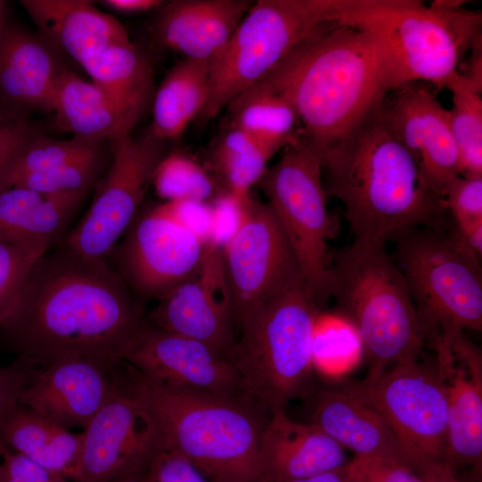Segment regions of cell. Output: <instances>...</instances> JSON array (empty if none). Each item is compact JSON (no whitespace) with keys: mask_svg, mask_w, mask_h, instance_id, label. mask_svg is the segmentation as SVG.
<instances>
[{"mask_svg":"<svg viewBox=\"0 0 482 482\" xmlns=\"http://www.w3.org/2000/svg\"><path fill=\"white\" fill-rule=\"evenodd\" d=\"M25 115L2 109L0 112V192L23 146L35 135Z\"/></svg>","mask_w":482,"mask_h":482,"instance_id":"40","label":"cell"},{"mask_svg":"<svg viewBox=\"0 0 482 482\" xmlns=\"http://www.w3.org/2000/svg\"><path fill=\"white\" fill-rule=\"evenodd\" d=\"M120 360L143 376L175 388L250 400L229 359L198 340L156 328L149 321Z\"/></svg>","mask_w":482,"mask_h":482,"instance_id":"16","label":"cell"},{"mask_svg":"<svg viewBox=\"0 0 482 482\" xmlns=\"http://www.w3.org/2000/svg\"><path fill=\"white\" fill-rule=\"evenodd\" d=\"M121 364L154 414L164 447L187 458L211 482H261L259 440L265 421L252 409L253 401L175 388Z\"/></svg>","mask_w":482,"mask_h":482,"instance_id":"4","label":"cell"},{"mask_svg":"<svg viewBox=\"0 0 482 482\" xmlns=\"http://www.w3.org/2000/svg\"><path fill=\"white\" fill-rule=\"evenodd\" d=\"M335 21L367 31L394 59L403 82L449 89L481 35L482 12L442 11L416 0H337Z\"/></svg>","mask_w":482,"mask_h":482,"instance_id":"6","label":"cell"},{"mask_svg":"<svg viewBox=\"0 0 482 482\" xmlns=\"http://www.w3.org/2000/svg\"><path fill=\"white\" fill-rule=\"evenodd\" d=\"M45 253L0 239V325L14 309L34 265Z\"/></svg>","mask_w":482,"mask_h":482,"instance_id":"38","label":"cell"},{"mask_svg":"<svg viewBox=\"0 0 482 482\" xmlns=\"http://www.w3.org/2000/svg\"><path fill=\"white\" fill-rule=\"evenodd\" d=\"M147 324L116 270L62 244L37 261L0 342L41 367L65 358L115 362Z\"/></svg>","mask_w":482,"mask_h":482,"instance_id":"1","label":"cell"},{"mask_svg":"<svg viewBox=\"0 0 482 482\" xmlns=\"http://www.w3.org/2000/svg\"><path fill=\"white\" fill-rule=\"evenodd\" d=\"M59 51L41 35L0 28V107L25 115L52 112L54 96L67 69Z\"/></svg>","mask_w":482,"mask_h":482,"instance_id":"21","label":"cell"},{"mask_svg":"<svg viewBox=\"0 0 482 482\" xmlns=\"http://www.w3.org/2000/svg\"><path fill=\"white\" fill-rule=\"evenodd\" d=\"M436 366L445 385L447 436L444 462L456 470H481L482 356L462 330L448 329L431 342Z\"/></svg>","mask_w":482,"mask_h":482,"instance_id":"19","label":"cell"},{"mask_svg":"<svg viewBox=\"0 0 482 482\" xmlns=\"http://www.w3.org/2000/svg\"><path fill=\"white\" fill-rule=\"evenodd\" d=\"M416 472L424 482H470L459 477L457 471L444 461L428 462L420 467Z\"/></svg>","mask_w":482,"mask_h":482,"instance_id":"46","label":"cell"},{"mask_svg":"<svg viewBox=\"0 0 482 482\" xmlns=\"http://www.w3.org/2000/svg\"><path fill=\"white\" fill-rule=\"evenodd\" d=\"M77 482L138 477L164 447L151 410L127 381L120 360L114 390L83 430Z\"/></svg>","mask_w":482,"mask_h":482,"instance_id":"15","label":"cell"},{"mask_svg":"<svg viewBox=\"0 0 482 482\" xmlns=\"http://www.w3.org/2000/svg\"><path fill=\"white\" fill-rule=\"evenodd\" d=\"M106 151L82 158L64 166L23 175L12 187H21L47 195L88 192L109 167Z\"/></svg>","mask_w":482,"mask_h":482,"instance_id":"36","label":"cell"},{"mask_svg":"<svg viewBox=\"0 0 482 482\" xmlns=\"http://www.w3.org/2000/svg\"><path fill=\"white\" fill-rule=\"evenodd\" d=\"M118 362L86 358L54 361L42 367L19 403L66 429L84 430L112 394Z\"/></svg>","mask_w":482,"mask_h":482,"instance_id":"20","label":"cell"},{"mask_svg":"<svg viewBox=\"0 0 482 482\" xmlns=\"http://www.w3.org/2000/svg\"><path fill=\"white\" fill-rule=\"evenodd\" d=\"M252 4L247 0L172 1L159 13L154 34L185 59L213 62Z\"/></svg>","mask_w":482,"mask_h":482,"instance_id":"23","label":"cell"},{"mask_svg":"<svg viewBox=\"0 0 482 482\" xmlns=\"http://www.w3.org/2000/svg\"><path fill=\"white\" fill-rule=\"evenodd\" d=\"M444 199L461 238L482 229V178L454 177L445 188Z\"/></svg>","mask_w":482,"mask_h":482,"instance_id":"39","label":"cell"},{"mask_svg":"<svg viewBox=\"0 0 482 482\" xmlns=\"http://www.w3.org/2000/svg\"><path fill=\"white\" fill-rule=\"evenodd\" d=\"M466 3L463 0H434L429 6L442 11H456L463 8Z\"/></svg>","mask_w":482,"mask_h":482,"instance_id":"49","label":"cell"},{"mask_svg":"<svg viewBox=\"0 0 482 482\" xmlns=\"http://www.w3.org/2000/svg\"><path fill=\"white\" fill-rule=\"evenodd\" d=\"M259 183L319 308L331 297L332 256L328 241L337 236L339 227L327 209L322 159L302 135L284 149Z\"/></svg>","mask_w":482,"mask_h":482,"instance_id":"10","label":"cell"},{"mask_svg":"<svg viewBox=\"0 0 482 482\" xmlns=\"http://www.w3.org/2000/svg\"><path fill=\"white\" fill-rule=\"evenodd\" d=\"M108 141L73 137L53 139L33 135L20 152L6 180L10 188L18 178L35 172L54 170L103 151ZM4 189V190H5Z\"/></svg>","mask_w":482,"mask_h":482,"instance_id":"34","label":"cell"},{"mask_svg":"<svg viewBox=\"0 0 482 482\" xmlns=\"http://www.w3.org/2000/svg\"><path fill=\"white\" fill-rule=\"evenodd\" d=\"M331 270V297L360 338L369 364L366 378L420 357L426 331L386 245L353 241L332 256Z\"/></svg>","mask_w":482,"mask_h":482,"instance_id":"5","label":"cell"},{"mask_svg":"<svg viewBox=\"0 0 482 482\" xmlns=\"http://www.w3.org/2000/svg\"><path fill=\"white\" fill-rule=\"evenodd\" d=\"M235 326L264 304L306 287L295 254L268 203L251 195L240 203L238 221L220 246Z\"/></svg>","mask_w":482,"mask_h":482,"instance_id":"12","label":"cell"},{"mask_svg":"<svg viewBox=\"0 0 482 482\" xmlns=\"http://www.w3.org/2000/svg\"><path fill=\"white\" fill-rule=\"evenodd\" d=\"M270 159L253 139L229 125L215 139L210 152L211 165L224 194L237 202L251 195L252 187L265 175Z\"/></svg>","mask_w":482,"mask_h":482,"instance_id":"32","label":"cell"},{"mask_svg":"<svg viewBox=\"0 0 482 482\" xmlns=\"http://www.w3.org/2000/svg\"><path fill=\"white\" fill-rule=\"evenodd\" d=\"M387 127L416 162L429 188L444 198L460 175V160L449 110L428 84L409 82L390 92L380 106Z\"/></svg>","mask_w":482,"mask_h":482,"instance_id":"18","label":"cell"},{"mask_svg":"<svg viewBox=\"0 0 482 482\" xmlns=\"http://www.w3.org/2000/svg\"><path fill=\"white\" fill-rule=\"evenodd\" d=\"M0 482H71L12 450L0 440Z\"/></svg>","mask_w":482,"mask_h":482,"instance_id":"43","label":"cell"},{"mask_svg":"<svg viewBox=\"0 0 482 482\" xmlns=\"http://www.w3.org/2000/svg\"><path fill=\"white\" fill-rule=\"evenodd\" d=\"M337 0H260L253 4L214 59L207 103L198 118L214 119L266 77L303 40L335 21Z\"/></svg>","mask_w":482,"mask_h":482,"instance_id":"9","label":"cell"},{"mask_svg":"<svg viewBox=\"0 0 482 482\" xmlns=\"http://www.w3.org/2000/svg\"><path fill=\"white\" fill-rule=\"evenodd\" d=\"M41 369L25 356H17L12 363L0 366V424L19 403L22 392L35 380Z\"/></svg>","mask_w":482,"mask_h":482,"instance_id":"42","label":"cell"},{"mask_svg":"<svg viewBox=\"0 0 482 482\" xmlns=\"http://www.w3.org/2000/svg\"><path fill=\"white\" fill-rule=\"evenodd\" d=\"M318 306L306 287L274 298L241 327L229 360L247 397L286 410L307 391L313 372L312 336Z\"/></svg>","mask_w":482,"mask_h":482,"instance_id":"7","label":"cell"},{"mask_svg":"<svg viewBox=\"0 0 482 482\" xmlns=\"http://www.w3.org/2000/svg\"><path fill=\"white\" fill-rule=\"evenodd\" d=\"M449 90L453 107L450 124L460 160V175L482 178V98L459 79Z\"/></svg>","mask_w":482,"mask_h":482,"instance_id":"33","label":"cell"},{"mask_svg":"<svg viewBox=\"0 0 482 482\" xmlns=\"http://www.w3.org/2000/svg\"><path fill=\"white\" fill-rule=\"evenodd\" d=\"M80 65L115 109L120 145L132 136L153 103L155 89L152 65L133 44L112 46Z\"/></svg>","mask_w":482,"mask_h":482,"instance_id":"26","label":"cell"},{"mask_svg":"<svg viewBox=\"0 0 482 482\" xmlns=\"http://www.w3.org/2000/svg\"><path fill=\"white\" fill-rule=\"evenodd\" d=\"M2 112V108L0 107V112Z\"/></svg>","mask_w":482,"mask_h":482,"instance_id":"52","label":"cell"},{"mask_svg":"<svg viewBox=\"0 0 482 482\" xmlns=\"http://www.w3.org/2000/svg\"><path fill=\"white\" fill-rule=\"evenodd\" d=\"M152 183L157 195L166 202L205 203L217 190L214 179L204 167L180 152L163 156L154 172Z\"/></svg>","mask_w":482,"mask_h":482,"instance_id":"35","label":"cell"},{"mask_svg":"<svg viewBox=\"0 0 482 482\" xmlns=\"http://www.w3.org/2000/svg\"><path fill=\"white\" fill-rule=\"evenodd\" d=\"M311 423L354 457L401 461L396 440L381 415L341 386L318 392Z\"/></svg>","mask_w":482,"mask_h":482,"instance_id":"25","label":"cell"},{"mask_svg":"<svg viewBox=\"0 0 482 482\" xmlns=\"http://www.w3.org/2000/svg\"><path fill=\"white\" fill-rule=\"evenodd\" d=\"M40 35L80 64L106 49L132 42L113 16L84 0H23Z\"/></svg>","mask_w":482,"mask_h":482,"instance_id":"24","label":"cell"},{"mask_svg":"<svg viewBox=\"0 0 482 482\" xmlns=\"http://www.w3.org/2000/svg\"><path fill=\"white\" fill-rule=\"evenodd\" d=\"M2 5H3V4H2V2L0 1V17H1ZM1 27H2V26H1V21H0V28H1Z\"/></svg>","mask_w":482,"mask_h":482,"instance_id":"51","label":"cell"},{"mask_svg":"<svg viewBox=\"0 0 482 482\" xmlns=\"http://www.w3.org/2000/svg\"><path fill=\"white\" fill-rule=\"evenodd\" d=\"M162 140L150 131L129 137L112 152L111 163L96 184L87 212L62 244L86 257L103 259L114 249L136 217L154 172L163 158Z\"/></svg>","mask_w":482,"mask_h":482,"instance_id":"13","label":"cell"},{"mask_svg":"<svg viewBox=\"0 0 482 482\" xmlns=\"http://www.w3.org/2000/svg\"><path fill=\"white\" fill-rule=\"evenodd\" d=\"M258 84L294 106L303 137L323 161L405 83L378 38L331 22L297 45Z\"/></svg>","mask_w":482,"mask_h":482,"instance_id":"2","label":"cell"},{"mask_svg":"<svg viewBox=\"0 0 482 482\" xmlns=\"http://www.w3.org/2000/svg\"><path fill=\"white\" fill-rule=\"evenodd\" d=\"M86 195L87 192L47 195L21 187L0 192V239L47 252Z\"/></svg>","mask_w":482,"mask_h":482,"instance_id":"27","label":"cell"},{"mask_svg":"<svg viewBox=\"0 0 482 482\" xmlns=\"http://www.w3.org/2000/svg\"><path fill=\"white\" fill-rule=\"evenodd\" d=\"M227 107L229 125L253 139L271 158L303 135L294 106L258 83L238 95Z\"/></svg>","mask_w":482,"mask_h":482,"instance_id":"31","label":"cell"},{"mask_svg":"<svg viewBox=\"0 0 482 482\" xmlns=\"http://www.w3.org/2000/svg\"><path fill=\"white\" fill-rule=\"evenodd\" d=\"M360 338L347 322L328 316H316L312 336L313 370L327 374L346 370L357 359Z\"/></svg>","mask_w":482,"mask_h":482,"instance_id":"37","label":"cell"},{"mask_svg":"<svg viewBox=\"0 0 482 482\" xmlns=\"http://www.w3.org/2000/svg\"><path fill=\"white\" fill-rule=\"evenodd\" d=\"M285 482H355L349 461L345 465L309 477Z\"/></svg>","mask_w":482,"mask_h":482,"instance_id":"48","label":"cell"},{"mask_svg":"<svg viewBox=\"0 0 482 482\" xmlns=\"http://www.w3.org/2000/svg\"><path fill=\"white\" fill-rule=\"evenodd\" d=\"M60 129L87 139L108 141L112 152L120 145V121L104 92L68 68L57 85L52 104Z\"/></svg>","mask_w":482,"mask_h":482,"instance_id":"30","label":"cell"},{"mask_svg":"<svg viewBox=\"0 0 482 482\" xmlns=\"http://www.w3.org/2000/svg\"><path fill=\"white\" fill-rule=\"evenodd\" d=\"M138 477L121 478H117V479L109 481V482H137Z\"/></svg>","mask_w":482,"mask_h":482,"instance_id":"50","label":"cell"},{"mask_svg":"<svg viewBox=\"0 0 482 482\" xmlns=\"http://www.w3.org/2000/svg\"><path fill=\"white\" fill-rule=\"evenodd\" d=\"M349 464L355 482H424L415 470L396 460L354 457Z\"/></svg>","mask_w":482,"mask_h":482,"instance_id":"44","label":"cell"},{"mask_svg":"<svg viewBox=\"0 0 482 482\" xmlns=\"http://www.w3.org/2000/svg\"><path fill=\"white\" fill-rule=\"evenodd\" d=\"M149 323L198 340L229 359L237 339L220 244L210 240L197 269L147 314Z\"/></svg>","mask_w":482,"mask_h":482,"instance_id":"17","label":"cell"},{"mask_svg":"<svg viewBox=\"0 0 482 482\" xmlns=\"http://www.w3.org/2000/svg\"><path fill=\"white\" fill-rule=\"evenodd\" d=\"M471 56L464 72L460 73L465 87L478 94L482 91V37L476 38L470 50Z\"/></svg>","mask_w":482,"mask_h":482,"instance_id":"45","label":"cell"},{"mask_svg":"<svg viewBox=\"0 0 482 482\" xmlns=\"http://www.w3.org/2000/svg\"><path fill=\"white\" fill-rule=\"evenodd\" d=\"M102 4L124 13L143 12L163 5V2L159 0H104Z\"/></svg>","mask_w":482,"mask_h":482,"instance_id":"47","label":"cell"},{"mask_svg":"<svg viewBox=\"0 0 482 482\" xmlns=\"http://www.w3.org/2000/svg\"><path fill=\"white\" fill-rule=\"evenodd\" d=\"M137 482H211L187 458L163 447Z\"/></svg>","mask_w":482,"mask_h":482,"instance_id":"41","label":"cell"},{"mask_svg":"<svg viewBox=\"0 0 482 482\" xmlns=\"http://www.w3.org/2000/svg\"><path fill=\"white\" fill-rule=\"evenodd\" d=\"M345 449L312 423L270 411L259 440L261 482L298 479L345 465Z\"/></svg>","mask_w":482,"mask_h":482,"instance_id":"22","label":"cell"},{"mask_svg":"<svg viewBox=\"0 0 482 482\" xmlns=\"http://www.w3.org/2000/svg\"><path fill=\"white\" fill-rule=\"evenodd\" d=\"M394 256L431 340L442 330L482 328L480 259L463 243L453 222L415 228L393 240Z\"/></svg>","mask_w":482,"mask_h":482,"instance_id":"8","label":"cell"},{"mask_svg":"<svg viewBox=\"0 0 482 482\" xmlns=\"http://www.w3.org/2000/svg\"><path fill=\"white\" fill-rule=\"evenodd\" d=\"M380 106L328 151L322 172L326 193L344 205L353 241L386 245L409 229L451 221L445 199L427 185Z\"/></svg>","mask_w":482,"mask_h":482,"instance_id":"3","label":"cell"},{"mask_svg":"<svg viewBox=\"0 0 482 482\" xmlns=\"http://www.w3.org/2000/svg\"><path fill=\"white\" fill-rule=\"evenodd\" d=\"M209 241L166 202L129 226L117 247V272L140 297L162 300L197 269Z\"/></svg>","mask_w":482,"mask_h":482,"instance_id":"14","label":"cell"},{"mask_svg":"<svg viewBox=\"0 0 482 482\" xmlns=\"http://www.w3.org/2000/svg\"><path fill=\"white\" fill-rule=\"evenodd\" d=\"M212 61L184 59L154 92L150 132L160 140L179 136L202 113L209 96Z\"/></svg>","mask_w":482,"mask_h":482,"instance_id":"29","label":"cell"},{"mask_svg":"<svg viewBox=\"0 0 482 482\" xmlns=\"http://www.w3.org/2000/svg\"><path fill=\"white\" fill-rule=\"evenodd\" d=\"M340 386L381 415L396 440L403 463L416 471L428 462L444 461L448 407L436 363L411 359L377 378L349 380Z\"/></svg>","mask_w":482,"mask_h":482,"instance_id":"11","label":"cell"},{"mask_svg":"<svg viewBox=\"0 0 482 482\" xmlns=\"http://www.w3.org/2000/svg\"><path fill=\"white\" fill-rule=\"evenodd\" d=\"M0 440L39 465L77 482L83 432L72 433L34 410L18 403L0 424Z\"/></svg>","mask_w":482,"mask_h":482,"instance_id":"28","label":"cell"}]
</instances>
